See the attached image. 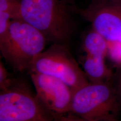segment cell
I'll list each match as a JSON object with an SVG mask.
<instances>
[{
  "label": "cell",
  "instance_id": "obj_1",
  "mask_svg": "<svg viewBox=\"0 0 121 121\" xmlns=\"http://www.w3.org/2000/svg\"><path fill=\"white\" fill-rule=\"evenodd\" d=\"M22 19L54 43L65 44L72 37L74 24L61 0H20Z\"/></svg>",
  "mask_w": 121,
  "mask_h": 121
},
{
  "label": "cell",
  "instance_id": "obj_2",
  "mask_svg": "<svg viewBox=\"0 0 121 121\" xmlns=\"http://www.w3.org/2000/svg\"><path fill=\"white\" fill-rule=\"evenodd\" d=\"M121 98L107 82H89L73 91L71 112L80 121H116Z\"/></svg>",
  "mask_w": 121,
  "mask_h": 121
},
{
  "label": "cell",
  "instance_id": "obj_3",
  "mask_svg": "<svg viewBox=\"0 0 121 121\" xmlns=\"http://www.w3.org/2000/svg\"><path fill=\"white\" fill-rule=\"evenodd\" d=\"M46 38L35 27L22 19L13 20L9 35L0 50L6 61L16 71L29 70L36 56L43 52Z\"/></svg>",
  "mask_w": 121,
  "mask_h": 121
},
{
  "label": "cell",
  "instance_id": "obj_4",
  "mask_svg": "<svg viewBox=\"0 0 121 121\" xmlns=\"http://www.w3.org/2000/svg\"><path fill=\"white\" fill-rule=\"evenodd\" d=\"M29 70L58 78L73 91L89 83L84 70L80 67L65 44L54 43L47 50L38 54Z\"/></svg>",
  "mask_w": 121,
  "mask_h": 121
},
{
  "label": "cell",
  "instance_id": "obj_5",
  "mask_svg": "<svg viewBox=\"0 0 121 121\" xmlns=\"http://www.w3.org/2000/svg\"><path fill=\"white\" fill-rule=\"evenodd\" d=\"M52 115L25 87L14 81L0 93V121H51Z\"/></svg>",
  "mask_w": 121,
  "mask_h": 121
},
{
  "label": "cell",
  "instance_id": "obj_6",
  "mask_svg": "<svg viewBox=\"0 0 121 121\" xmlns=\"http://www.w3.org/2000/svg\"><path fill=\"white\" fill-rule=\"evenodd\" d=\"M36 96L54 119L80 121L71 112L73 90L58 78L45 74L30 72Z\"/></svg>",
  "mask_w": 121,
  "mask_h": 121
},
{
  "label": "cell",
  "instance_id": "obj_7",
  "mask_svg": "<svg viewBox=\"0 0 121 121\" xmlns=\"http://www.w3.org/2000/svg\"><path fill=\"white\" fill-rule=\"evenodd\" d=\"M76 11L107 41L121 43V3L92 0L86 8Z\"/></svg>",
  "mask_w": 121,
  "mask_h": 121
},
{
  "label": "cell",
  "instance_id": "obj_8",
  "mask_svg": "<svg viewBox=\"0 0 121 121\" xmlns=\"http://www.w3.org/2000/svg\"><path fill=\"white\" fill-rule=\"evenodd\" d=\"M86 56L83 62V70L87 78L93 83L104 82L109 75L105 63L108 47L97 45L84 49Z\"/></svg>",
  "mask_w": 121,
  "mask_h": 121
},
{
  "label": "cell",
  "instance_id": "obj_9",
  "mask_svg": "<svg viewBox=\"0 0 121 121\" xmlns=\"http://www.w3.org/2000/svg\"><path fill=\"white\" fill-rule=\"evenodd\" d=\"M0 11L9 13L13 20L22 19L20 0H0Z\"/></svg>",
  "mask_w": 121,
  "mask_h": 121
},
{
  "label": "cell",
  "instance_id": "obj_10",
  "mask_svg": "<svg viewBox=\"0 0 121 121\" xmlns=\"http://www.w3.org/2000/svg\"><path fill=\"white\" fill-rule=\"evenodd\" d=\"M108 43V52L109 53L110 56L116 62L121 64V43L110 42Z\"/></svg>",
  "mask_w": 121,
  "mask_h": 121
},
{
  "label": "cell",
  "instance_id": "obj_11",
  "mask_svg": "<svg viewBox=\"0 0 121 121\" xmlns=\"http://www.w3.org/2000/svg\"><path fill=\"white\" fill-rule=\"evenodd\" d=\"M10 73H9L7 69L3 64L2 62H0V89L3 90L7 88L13 82V80L9 78Z\"/></svg>",
  "mask_w": 121,
  "mask_h": 121
},
{
  "label": "cell",
  "instance_id": "obj_12",
  "mask_svg": "<svg viewBox=\"0 0 121 121\" xmlns=\"http://www.w3.org/2000/svg\"><path fill=\"white\" fill-rule=\"evenodd\" d=\"M118 92V93L119 94V95L121 96V71L119 74L118 78V82L117 84V86L115 87Z\"/></svg>",
  "mask_w": 121,
  "mask_h": 121
},
{
  "label": "cell",
  "instance_id": "obj_13",
  "mask_svg": "<svg viewBox=\"0 0 121 121\" xmlns=\"http://www.w3.org/2000/svg\"><path fill=\"white\" fill-rule=\"evenodd\" d=\"M110 1H113V2H115L121 3V0H110Z\"/></svg>",
  "mask_w": 121,
  "mask_h": 121
}]
</instances>
